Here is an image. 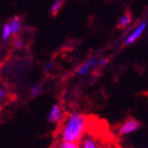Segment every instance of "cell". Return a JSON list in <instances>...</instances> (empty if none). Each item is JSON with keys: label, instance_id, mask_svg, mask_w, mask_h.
Here are the masks:
<instances>
[{"label": "cell", "instance_id": "6da1fadb", "mask_svg": "<svg viewBox=\"0 0 148 148\" xmlns=\"http://www.w3.org/2000/svg\"><path fill=\"white\" fill-rule=\"evenodd\" d=\"M88 127V120L85 114L80 112H73L62 123L59 136L62 142L79 144L80 140L85 136Z\"/></svg>", "mask_w": 148, "mask_h": 148}, {"label": "cell", "instance_id": "7a4b0ae2", "mask_svg": "<svg viewBox=\"0 0 148 148\" xmlns=\"http://www.w3.org/2000/svg\"><path fill=\"white\" fill-rule=\"evenodd\" d=\"M146 27H147V21L140 22L139 25L133 29L132 32L127 35L126 39H125V45H131V43H133L134 41H136L140 37L142 36L143 33L145 32Z\"/></svg>", "mask_w": 148, "mask_h": 148}, {"label": "cell", "instance_id": "3957f363", "mask_svg": "<svg viewBox=\"0 0 148 148\" xmlns=\"http://www.w3.org/2000/svg\"><path fill=\"white\" fill-rule=\"evenodd\" d=\"M141 127V123L139 121L133 120V119H129V120L125 121L121 127L119 128V133L122 134V136H125V134H129V133H132L136 130L140 129Z\"/></svg>", "mask_w": 148, "mask_h": 148}, {"label": "cell", "instance_id": "277c9868", "mask_svg": "<svg viewBox=\"0 0 148 148\" xmlns=\"http://www.w3.org/2000/svg\"><path fill=\"white\" fill-rule=\"evenodd\" d=\"M97 65V60L95 58H90L88 59L86 62H84L83 65L80 66L78 70H77V73L78 75L83 76V75H86L87 73H89L92 69H94V67Z\"/></svg>", "mask_w": 148, "mask_h": 148}, {"label": "cell", "instance_id": "5b68a950", "mask_svg": "<svg viewBox=\"0 0 148 148\" xmlns=\"http://www.w3.org/2000/svg\"><path fill=\"white\" fill-rule=\"evenodd\" d=\"M62 119V108L59 105H54L48 115V120L51 123H58Z\"/></svg>", "mask_w": 148, "mask_h": 148}, {"label": "cell", "instance_id": "8992f818", "mask_svg": "<svg viewBox=\"0 0 148 148\" xmlns=\"http://www.w3.org/2000/svg\"><path fill=\"white\" fill-rule=\"evenodd\" d=\"M10 27H11V30H12L13 35H17L21 30V20L19 17H14V18L9 21Z\"/></svg>", "mask_w": 148, "mask_h": 148}, {"label": "cell", "instance_id": "52a82bcc", "mask_svg": "<svg viewBox=\"0 0 148 148\" xmlns=\"http://www.w3.org/2000/svg\"><path fill=\"white\" fill-rule=\"evenodd\" d=\"M131 21H132L131 14L130 13H125L119 19V25H120L121 28H126V27H128L131 23Z\"/></svg>", "mask_w": 148, "mask_h": 148}, {"label": "cell", "instance_id": "ba28073f", "mask_svg": "<svg viewBox=\"0 0 148 148\" xmlns=\"http://www.w3.org/2000/svg\"><path fill=\"white\" fill-rule=\"evenodd\" d=\"M14 36L12 33V30H11V27H10V23L6 22L5 25H3L2 32H1V37H2L3 41H9L12 37Z\"/></svg>", "mask_w": 148, "mask_h": 148}, {"label": "cell", "instance_id": "9c48e42d", "mask_svg": "<svg viewBox=\"0 0 148 148\" xmlns=\"http://www.w3.org/2000/svg\"><path fill=\"white\" fill-rule=\"evenodd\" d=\"M62 4H64V1L62 0H56L55 2L53 3V5L51 6V13L52 14H57V13L60 11V9L62 8Z\"/></svg>", "mask_w": 148, "mask_h": 148}, {"label": "cell", "instance_id": "30bf717a", "mask_svg": "<svg viewBox=\"0 0 148 148\" xmlns=\"http://www.w3.org/2000/svg\"><path fill=\"white\" fill-rule=\"evenodd\" d=\"M13 45H14V47H15V49H22L23 48V46H25V41H23V39H22L20 36H15L14 37V39H13Z\"/></svg>", "mask_w": 148, "mask_h": 148}, {"label": "cell", "instance_id": "8fae6325", "mask_svg": "<svg viewBox=\"0 0 148 148\" xmlns=\"http://www.w3.org/2000/svg\"><path fill=\"white\" fill-rule=\"evenodd\" d=\"M57 148H79L78 144L75 143H67V142H60L57 145Z\"/></svg>", "mask_w": 148, "mask_h": 148}, {"label": "cell", "instance_id": "7c38bea8", "mask_svg": "<svg viewBox=\"0 0 148 148\" xmlns=\"http://www.w3.org/2000/svg\"><path fill=\"white\" fill-rule=\"evenodd\" d=\"M41 93V87L40 86H34L33 88H32L31 90V95L33 96V97H35V96H38Z\"/></svg>", "mask_w": 148, "mask_h": 148}, {"label": "cell", "instance_id": "4fadbf2b", "mask_svg": "<svg viewBox=\"0 0 148 148\" xmlns=\"http://www.w3.org/2000/svg\"><path fill=\"white\" fill-rule=\"evenodd\" d=\"M95 148H112V147H111V146H109V145H106V144H104V143H103V141L99 140V143H97V145H96Z\"/></svg>", "mask_w": 148, "mask_h": 148}, {"label": "cell", "instance_id": "5bb4252c", "mask_svg": "<svg viewBox=\"0 0 148 148\" xmlns=\"http://www.w3.org/2000/svg\"><path fill=\"white\" fill-rule=\"evenodd\" d=\"M51 68H52V62H47L46 67H45V70H46V71H50V70H51Z\"/></svg>", "mask_w": 148, "mask_h": 148}, {"label": "cell", "instance_id": "9a60e30c", "mask_svg": "<svg viewBox=\"0 0 148 148\" xmlns=\"http://www.w3.org/2000/svg\"><path fill=\"white\" fill-rule=\"evenodd\" d=\"M97 64H99V66H105L106 64H107V59H101L99 62H97Z\"/></svg>", "mask_w": 148, "mask_h": 148}, {"label": "cell", "instance_id": "2e32d148", "mask_svg": "<svg viewBox=\"0 0 148 148\" xmlns=\"http://www.w3.org/2000/svg\"><path fill=\"white\" fill-rule=\"evenodd\" d=\"M4 95H5V91H4L3 89H0V99H3Z\"/></svg>", "mask_w": 148, "mask_h": 148}]
</instances>
